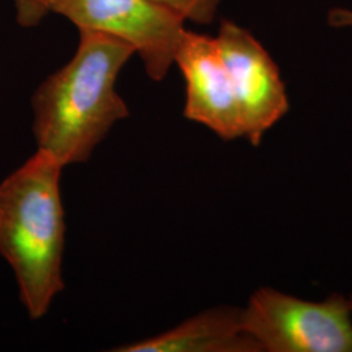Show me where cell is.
I'll list each match as a JSON object with an SVG mask.
<instances>
[{
  "label": "cell",
  "instance_id": "1",
  "mask_svg": "<svg viewBox=\"0 0 352 352\" xmlns=\"http://www.w3.org/2000/svg\"><path fill=\"white\" fill-rule=\"evenodd\" d=\"M135 54L126 42L78 29L72 59L49 76L32 98L38 149L64 167L89 161L113 124L129 116L115 84Z\"/></svg>",
  "mask_w": 352,
  "mask_h": 352
},
{
  "label": "cell",
  "instance_id": "2",
  "mask_svg": "<svg viewBox=\"0 0 352 352\" xmlns=\"http://www.w3.org/2000/svg\"><path fill=\"white\" fill-rule=\"evenodd\" d=\"M64 166L37 151L0 183V254L12 267L28 315L38 320L64 289Z\"/></svg>",
  "mask_w": 352,
  "mask_h": 352
},
{
  "label": "cell",
  "instance_id": "3",
  "mask_svg": "<svg viewBox=\"0 0 352 352\" xmlns=\"http://www.w3.org/2000/svg\"><path fill=\"white\" fill-rule=\"evenodd\" d=\"M350 298L307 302L270 287L240 309L241 330L266 352H352Z\"/></svg>",
  "mask_w": 352,
  "mask_h": 352
},
{
  "label": "cell",
  "instance_id": "4",
  "mask_svg": "<svg viewBox=\"0 0 352 352\" xmlns=\"http://www.w3.org/2000/svg\"><path fill=\"white\" fill-rule=\"evenodd\" d=\"M52 13L68 19L77 29L126 42L154 81H162L175 64L187 30L184 17L153 0H55Z\"/></svg>",
  "mask_w": 352,
  "mask_h": 352
},
{
  "label": "cell",
  "instance_id": "5",
  "mask_svg": "<svg viewBox=\"0 0 352 352\" xmlns=\"http://www.w3.org/2000/svg\"><path fill=\"white\" fill-rule=\"evenodd\" d=\"M215 39L239 104L244 139L258 146L265 133L289 111L280 72L263 45L238 24L222 21Z\"/></svg>",
  "mask_w": 352,
  "mask_h": 352
},
{
  "label": "cell",
  "instance_id": "6",
  "mask_svg": "<svg viewBox=\"0 0 352 352\" xmlns=\"http://www.w3.org/2000/svg\"><path fill=\"white\" fill-rule=\"evenodd\" d=\"M175 64L186 81L184 116L223 141L244 138L239 104L217 39L186 30Z\"/></svg>",
  "mask_w": 352,
  "mask_h": 352
},
{
  "label": "cell",
  "instance_id": "7",
  "mask_svg": "<svg viewBox=\"0 0 352 352\" xmlns=\"http://www.w3.org/2000/svg\"><path fill=\"white\" fill-rule=\"evenodd\" d=\"M115 352H261L240 327V309L212 308L162 334L113 349Z\"/></svg>",
  "mask_w": 352,
  "mask_h": 352
},
{
  "label": "cell",
  "instance_id": "8",
  "mask_svg": "<svg viewBox=\"0 0 352 352\" xmlns=\"http://www.w3.org/2000/svg\"><path fill=\"white\" fill-rule=\"evenodd\" d=\"M179 13L186 21L210 24L215 17L221 0H153Z\"/></svg>",
  "mask_w": 352,
  "mask_h": 352
},
{
  "label": "cell",
  "instance_id": "9",
  "mask_svg": "<svg viewBox=\"0 0 352 352\" xmlns=\"http://www.w3.org/2000/svg\"><path fill=\"white\" fill-rule=\"evenodd\" d=\"M55 0H12L16 10V21L24 28H34L52 13Z\"/></svg>",
  "mask_w": 352,
  "mask_h": 352
},
{
  "label": "cell",
  "instance_id": "10",
  "mask_svg": "<svg viewBox=\"0 0 352 352\" xmlns=\"http://www.w3.org/2000/svg\"><path fill=\"white\" fill-rule=\"evenodd\" d=\"M329 23L333 26H351L352 11L333 10L329 14Z\"/></svg>",
  "mask_w": 352,
  "mask_h": 352
},
{
  "label": "cell",
  "instance_id": "11",
  "mask_svg": "<svg viewBox=\"0 0 352 352\" xmlns=\"http://www.w3.org/2000/svg\"><path fill=\"white\" fill-rule=\"evenodd\" d=\"M350 302H351V307H352V296L350 298Z\"/></svg>",
  "mask_w": 352,
  "mask_h": 352
}]
</instances>
